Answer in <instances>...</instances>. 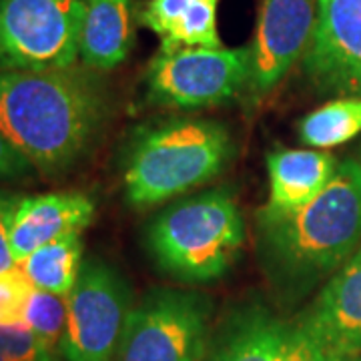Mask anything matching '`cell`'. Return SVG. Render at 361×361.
Instances as JSON below:
<instances>
[{
    "instance_id": "7c38bea8",
    "label": "cell",
    "mask_w": 361,
    "mask_h": 361,
    "mask_svg": "<svg viewBox=\"0 0 361 361\" xmlns=\"http://www.w3.org/2000/svg\"><path fill=\"white\" fill-rule=\"evenodd\" d=\"M211 361H327L297 322L247 307L225 325Z\"/></svg>"
},
{
    "instance_id": "52a82bcc",
    "label": "cell",
    "mask_w": 361,
    "mask_h": 361,
    "mask_svg": "<svg viewBox=\"0 0 361 361\" xmlns=\"http://www.w3.org/2000/svg\"><path fill=\"white\" fill-rule=\"evenodd\" d=\"M68 317L61 343L65 361H116L127 331L133 293L125 277L99 259L82 263L66 297Z\"/></svg>"
},
{
    "instance_id": "d6986e66",
    "label": "cell",
    "mask_w": 361,
    "mask_h": 361,
    "mask_svg": "<svg viewBox=\"0 0 361 361\" xmlns=\"http://www.w3.org/2000/svg\"><path fill=\"white\" fill-rule=\"evenodd\" d=\"M66 317H68L66 297L54 295L35 287L25 313V325L35 336H39L44 343L61 351Z\"/></svg>"
},
{
    "instance_id": "9c48e42d",
    "label": "cell",
    "mask_w": 361,
    "mask_h": 361,
    "mask_svg": "<svg viewBox=\"0 0 361 361\" xmlns=\"http://www.w3.org/2000/svg\"><path fill=\"white\" fill-rule=\"evenodd\" d=\"M301 63L322 92L361 97V0H319Z\"/></svg>"
},
{
    "instance_id": "8fae6325",
    "label": "cell",
    "mask_w": 361,
    "mask_h": 361,
    "mask_svg": "<svg viewBox=\"0 0 361 361\" xmlns=\"http://www.w3.org/2000/svg\"><path fill=\"white\" fill-rule=\"evenodd\" d=\"M297 323L327 360L360 357L361 245L327 281Z\"/></svg>"
},
{
    "instance_id": "9a60e30c",
    "label": "cell",
    "mask_w": 361,
    "mask_h": 361,
    "mask_svg": "<svg viewBox=\"0 0 361 361\" xmlns=\"http://www.w3.org/2000/svg\"><path fill=\"white\" fill-rule=\"evenodd\" d=\"M139 8L135 0H85L78 56L94 73L123 65L137 42Z\"/></svg>"
},
{
    "instance_id": "e0dca14e",
    "label": "cell",
    "mask_w": 361,
    "mask_h": 361,
    "mask_svg": "<svg viewBox=\"0 0 361 361\" xmlns=\"http://www.w3.org/2000/svg\"><path fill=\"white\" fill-rule=\"evenodd\" d=\"M82 241L80 233L66 235L30 253L18 267L37 289L54 295L68 297L82 269Z\"/></svg>"
},
{
    "instance_id": "cb8c5ba5",
    "label": "cell",
    "mask_w": 361,
    "mask_h": 361,
    "mask_svg": "<svg viewBox=\"0 0 361 361\" xmlns=\"http://www.w3.org/2000/svg\"><path fill=\"white\" fill-rule=\"evenodd\" d=\"M327 361H361V357H341V360H327Z\"/></svg>"
},
{
    "instance_id": "8992f818",
    "label": "cell",
    "mask_w": 361,
    "mask_h": 361,
    "mask_svg": "<svg viewBox=\"0 0 361 361\" xmlns=\"http://www.w3.org/2000/svg\"><path fill=\"white\" fill-rule=\"evenodd\" d=\"M85 0H0V68L47 73L75 66Z\"/></svg>"
},
{
    "instance_id": "7402d4cb",
    "label": "cell",
    "mask_w": 361,
    "mask_h": 361,
    "mask_svg": "<svg viewBox=\"0 0 361 361\" xmlns=\"http://www.w3.org/2000/svg\"><path fill=\"white\" fill-rule=\"evenodd\" d=\"M18 203L20 197L0 191V273L16 267L11 249V231H13V221Z\"/></svg>"
},
{
    "instance_id": "6da1fadb",
    "label": "cell",
    "mask_w": 361,
    "mask_h": 361,
    "mask_svg": "<svg viewBox=\"0 0 361 361\" xmlns=\"http://www.w3.org/2000/svg\"><path fill=\"white\" fill-rule=\"evenodd\" d=\"M106 118V90L87 66L47 73L0 68V130L44 177L77 167Z\"/></svg>"
},
{
    "instance_id": "ac0fdd59",
    "label": "cell",
    "mask_w": 361,
    "mask_h": 361,
    "mask_svg": "<svg viewBox=\"0 0 361 361\" xmlns=\"http://www.w3.org/2000/svg\"><path fill=\"white\" fill-rule=\"evenodd\" d=\"M361 133V97H339L311 111L299 123V139L313 149L345 145Z\"/></svg>"
},
{
    "instance_id": "3957f363",
    "label": "cell",
    "mask_w": 361,
    "mask_h": 361,
    "mask_svg": "<svg viewBox=\"0 0 361 361\" xmlns=\"http://www.w3.org/2000/svg\"><path fill=\"white\" fill-rule=\"evenodd\" d=\"M233 157L229 129L211 118H167L142 125L123 161L127 203L159 205L219 177Z\"/></svg>"
},
{
    "instance_id": "ffe728a7",
    "label": "cell",
    "mask_w": 361,
    "mask_h": 361,
    "mask_svg": "<svg viewBox=\"0 0 361 361\" xmlns=\"http://www.w3.org/2000/svg\"><path fill=\"white\" fill-rule=\"evenodd\" d=\"M61 351L26 325H0V361H61Z\"/></svg>"
},
{
    "instance_id": "2e32d148",
    "label": "cell",
    "mask_w": 361,
    "mask_h": 361,
    "mask_svg": "<svg viewBox=\"0 0 361 361\" xmlns=\"http://www.w3.org/2000/svg\"><path fill=\"white\" fill-rule=\"evenodd\" d=\"M221 0H147L139 8V25L153 30L161 51L221 49L217 11Z\"/></svg>"
},
{
    "instance_id": "44dd1931",
    "label": "cell",
    "mask_w": 361,
    "mask_h": 361,
    "mask_svg": "<svg viewBox=\"0 0 361 361\" xmlns=\"http://www.w3.org/2000/svg\"><path fill=\"white\" fill-rule=\"evenodd\" d=\"M35 285L18 265L0 273V325H25V313Z\"/></svg>"
},
{
    "instance_id": "277c9868",
    "label": "cell",
    "mask_w": 361,
    "mask_h": 361,
    "mask_svg": "<svg viewBox=\"0 0 361 361\" xmlns=\"http://www.w3.org/2000/svg\"><path fill=\"white\" fill-rule=\"evenodd\" d=\"M145 239L165 275L180 283H209L239 257L245 219L235 195L219 187L171 203L151 221Z\"/></svg>"
},
{
    "instance_id": "4fadbf2b",
    "label": "cell",
    "mask_w": 361,
    "mask_h": 361,
    "mask_svg": "<svg viewBox=\"0 0 361 361\" xmlns=\"http://www.w3.org/2000/svg\"><path fill=\"white\" fill-rule=\"evenodd\" d=\"M94 217V203L85 193H49L20 199L11 231L16 265L42 245L82 233Z\"/></svg>"
},
{
    "instance_id": "5bb4252c",
    "label": "cell",
    "mask_w": 361,
    "mask_h": 361,
    "mask_svg": "<svg viewBox=\"0 0 361 361\" xmlns=\"http://www.w3.org/2000/svg\"><path fill=\"white\" fill-rule=\"evenodd\" d=\"M337 171L336 157L315 149H279L267 155L269 199L257 217L291 215L322 193Z\"/></svg>"
},
{
    "instance_id": "ba28073f",
    "label": "cell",
    "mask_w": 361,
    "mask_h": 361,
    "mask_svg": "<svg viewBox=\"0 0 361 361\" xmlns=\"http://www.w3.org/2000/svg\"><path fill=\"white\" fill-rule=\"evenodd\" d=\"M251 47L177 49L157 52L147 68L149 103L205 109L235 99L249 82Z\"/></svg>"
},
{
    "instance_id": "30bf717a",
    "label": "cell",
    "mask_w": 361,
    "mask_h": 361,
    "mask_svg": "<svg viewBox=\"0 0 361 361\" xmlns=\"http://www.w3.org/2000/svg\"><path fill=\"white\" fill-rule=\"evenodd\" d=\"M319 0H263L251 44L247 90L253 101L267 97L310 47Z\"/></svg>"
},
{
    "instance_id": "603a6c76",
    "label": "cell",
    "mask_w": 361,
    "mask_h": 361,
    "mask_svg": "<svg viewBox=\"0 0 361 361\" xmlns=\"http://www.w3.org/2000/svg\"><path fill=\"white\" fill-rule=\"evenodd\" d=\"M35 169L13 147L0 130V180H18L28 177Z\"/></svg>"
},
{
    "instance_id": "7a4b0ae2",
    "label": "cell",
    "mask_w": 361,
    "mask_h": 361,
    "mask_svg": "<svg viewBox=\"0 0 361 361\" xmlns=\"http://www.w3.org/2000/svg\"><path fill=\"white\" fill-rule=\"evenodd\" d=\"M259 253L273 285L295 297L339 269L361 245V161L337 165L310 205L285 217H257Z\"/></svg>"
},
{
    "instance_id": "5b68a950",
    "label": "cell",
    "mask_w": 361,
    "mask_h": 361,
    "mask_svg": "<svg viewBox=\"0 0 361 361\" xmlns=\"http://www.w3.org/2000/svg\"><path fill=\"white\" fill-rule=\"evenodd\" d=\"M213 301L193 289L159 287L130 311L116 361H203Z\"/></svg>"
}]
</instances>
